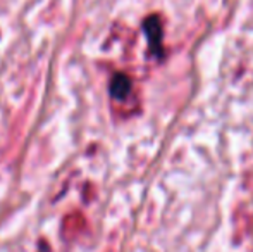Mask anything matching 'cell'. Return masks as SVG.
Segmentation results:
<instances>
[{"label":"cell","mask_w":253,"mask_h":252,"mask_svg":"<svg viewBox=\"0 0 253 252\" xmlns=\"http://www.w3.org/2000/svg\"><path fill=\"white\" fill-rule=\"evenodd\" d=\"M143 28H145V35H147V38H148V45H150L152 54H155L159 59H162L164 57V44H162L164 31H162L160 17L155 16V14L147 17L143 23Z\"/></svg>","instance_id":"obj_1"},{"label":"cell","mask_w":253,"mask_h":252,"mask_svg":"<svg viewBox=\"0 0 253 252\" xmlns=\"http://www.w3.org/2000/svg\"><path fill=\"white\" fill-rule=\"evenodd\" d=\"M131 88H133V83H131L129 76L123 73L116 74L110 81V95L116 101H126L131 94Z\"/></svg>","instance_id":"obj_2"}]
</instances>
